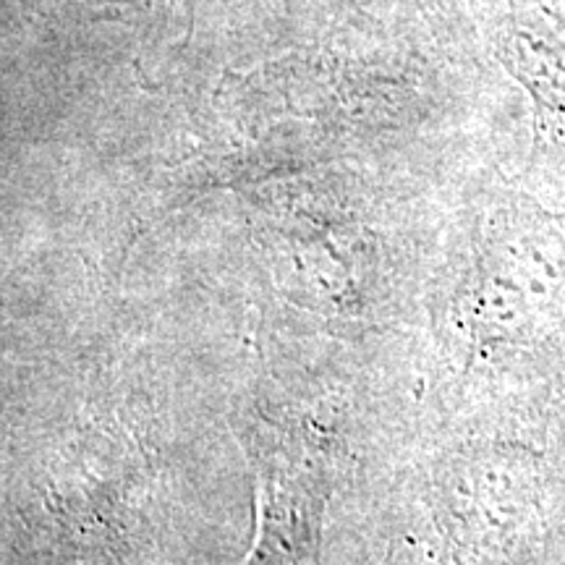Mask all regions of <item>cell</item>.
<instances>
[{
	"label": "cell",
	"instance_id": "cell-1",
	"mask_svg": "<svg viewBox=\"0 0 565 565\" xmlns=\"http://www.w3.org/2000/svg\"><path fill=\"white\" fill-rule=\"evenodd\" d=\"M263 487V536L257 565H307L315 555L322 511V482L309 463L288 454L265 456L259 466Z\"/></svg>",
	"mask_w": 565,
	"mask_h": 565
}]
</instances>
